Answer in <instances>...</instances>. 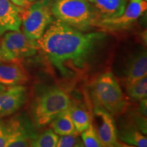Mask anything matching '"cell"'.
I'll list each match as a JSON object with an SVG mask.
<instances>
[{"label": "cell", "instance_id": "24", "mask_svg": "<svg viewBox=\"0 0 147 147\" xmlns=\"http://www.w3.org/2000/svg\"><path fill=\"white\" fill-rule=\"evenodd\" d=\"M147 100L146 99L143 100L140 102V105L138 110L142 115L146 117V107H147Z\"/></svg>", "mask_w": 147, "mask_h": 147}, {"label": "cell", "instance_id": "26", "mask_svg": "<svg viewBox=\"0 0 147 147\" xmlns=\"http://www.w3.org/2000/svg\"><path fill=\"white\" fill-rule=\"evenodd\" d=\"M74 147H84L83 143H82L81 139H80L78 138V140H77L76 144H75L74 146Z\"/></svg>", "mask_w": 147, "mask_h": 147}, {"label": "cell", "instance_id": "5", "mask_svg": "<svg viewBox=\"0 0 147 147\" xmlns=\"http://www.w3.org/2000/svg\"><path fill=\"white\" fill-rule=\"evenodd\" d=\"M52 0H39L21 14L23 34L29 39L38 40L55 20L52 10Z\"/></svg>", "mask_w": 147, "mask_h": 147}, {"label": "cell", "instance_id": "20", "mask_svg": "<svg viewBox=\"0 0 147 147\" xmlns=\"http://www.w3.org/2000/svg\"><path fill=\"white\" fill-rule=\"evenodd\" d=\"M81 140L84 147H104L92 123L89 128L81 133Z\"/></svg>", "mask_w": 147, "mask_h": 147}, {"label": "cell", "instance_id": "19", "mask_svg": "<svg viewBox=\"0 0 147 147\" xmlns=\"http://www.w3.org/2000/svg\"><path fill=\"white\" fill-rule=\"evenodd\" d=\"M59 136L52 129H45L41 133H38L32 141L31 147H56Z\"/></svg>", "mask_w": 147, "mask_h": 147}, {"label": "cell", "instance_id": "10", "mask_svg": "<svg viewBox=\"0 0 147 147\" xmlns=\"http://www.w3.org/2000/svg\"><path fill=\"white\" fill-rule=\"evenodd\" d=\"M29 100V93L23 85L12 86L0 93V117L14 115Z\"/></svg>", "mask_w": 147, "mask_h": 147}, {"label": "cell", "instance_id": "16", "mask_svg": "<svg viewBox=\"0 0 147 147\" xmlns=\"http://www.w3.org/2000/svg\"><path fill=\"white\" fill-rule=\"evenodd\" d=\"M68 110L73 123L78 134H81L89 128L92 123V116L88 110L81 106L73 104L71 102Z\"/></svg>", "mask_w": 147, "mask_h": 147}, {"label": "cell", "instance_id": "7", "mask_svg": "<svg viewBox=\"0 0 147 147\" xmlns=\"http://www.w3.org/2000/svg\"><path fill=\"white\" fill-rule=\"evenodd\" d=\"M8 138L5 147H31L38 130L29 114H16L5 121Z\"/></svg>", "mask_w": 147, "mask_h": 147}, {"label": "cell", "instance_id": "13", "mask_svg": "<svg viewBox=\"0 0 147 147\" xmlns=\"http://www.w3.org/2000/svg\"><path fill=\"white\" fill-rule=\"evenodd\" d=\"M29 75L20 62L0 61V84L4 86L23 85Z\"/></svg>", "mask_w": 147, "mask_h": 147}, {"label": "cell", "instance_id": "22", "mask_svg": "<svg viewBox=\"0 0 147 147\" xmlns=\"http://www.w3.org/2000/svg\"><path fill=\"white\" fill-rule=\"evenodd\" d=\"M8 138L5 121H0V147H5Z\"/></svg>", "mask_w": 147, "mask_h": 147}, {"label": "cell", "instance_id": "2", "mask_svg": "<svg viewBox=\"0 0 147 147\" xmlns=\"http://www.w3.org/2000/svg\"><path fill=\"white\" fill-rule=\"evenodd\" d=\"M71 102L67 93L57 84H40L34 88L29 115L40 130L68 109Z\"/></svg>", "mask_w": 147, "mask_h": 147}, {"label": "cell", "instance_id": "12", "mask_svg": "<svg viewBox=\"0 0 147 147\" xmlns=\"http://www.w3.org/2000/svg\"><path fill=\"white\" fill-rule=\"evenodd\" d=\"M23 9L10 0H0V36L10 31H20Z\"/></svg>", "mask_w": 147, "mask_h": 147}, {"label": "cell", "instance_id": "1", "mask_svg": "<svg viewBox=\"0 0 147 147\" xmlns=\"http://www.w3.org/2000/svg\"><path fill=\"white\" fill-rule=\"evenodd\" d=\"M106 32L78 30L55 18L37 40L57 80L73 87L106 70Z\"/></svg>", "mask_w": 147, "mask_h": 147}, {"label": "cell", "instance_id": "23", "mask_svg": "<svg viewBox=\"0 0 147 147\" xmlns=\"http://www.w3.org/2000/svg\"><path fill=\"white\" fill-rule=\"evenodd\" d=\"M14 5H16V6L20 7V8L27 9L30 6L32 3L29 2L27 0H10Z\"/></svg>", "mask_w": 147, "mask_h": 147}, {"label": "cell", "instance_id": "27", "mask_svg": "<svg viewBox=\"0 0 147 147\" xmlns=\"http://www.w3.org/2000/svg\"><path fill=\"white\" fill-rule=\"evenodd\" d=\"M5 89H6V87H5V86L0 84V93H1V92L4 91Z\"/></svg>", "mask_w": 147, "mask_h": 147}, {"label": "cell", "instance_id": "17", "mask_svg": "<svg viewBox=\"0 0 147 147\" xmlns=\"http://www.w3.org/2000/svg\"><path fill=\"white\" fill-rule=\"evenodd\" d=\"M51 129L58 136L78 135L67 109L57 116L50 124Z\"/></svg>", "mask_w": 147, "mask_h": 147}, {"label": "cell", "instance_id": "14", "mask_svg": "<svg viewBox=\"0 0 147 147\" xmlns=\"http://www.w3.org/2000/svg\"><path fill=\"white\" fill-rule=\"evenodd\" d=\"M93 5L101 19L113 18L122 14L125 9L127 0H87ZM100 19V20H101Z\"/></svg>", "mask_w": 147, "mask_h": 147}, {"label": "cell", "instance_id": "28", "mask_svg": "<svg viewBox=\"0 0 147 147\" xmlns=\"http://www.w3.org/2000/svg\"><path fill=\"white\" fill-rule=\"evenodd\" d=\"M27 1H29V2H30V3H33V2H36V1H39V0H27Z\"/></svg>", "mask_w": 147, "mask_h": 147}, {"label": "cell", "instance_id": "30", "mask_svg": "<svg viewBox=\"0 0 147 147\" xmlns=\"http://www.w3.org/2000/svg\"><path fill=\"white\" fill-rule=\"evenodd\" d=\"M144 1H147V0H144Z\"/></svg>", "mask_w": 147, "mask_h": 147}, {"label": "cell", "instance_id": "9", "mask_svg": "<svg viewBox=\"0 0 147 147\" xmlns=\"http://www.w3.org/2000/svg\"><path fill=\"white\" fill-rule=\"evenodd\" d=\"M92 123L104 147H115L117 141V127L114 117L98 108H93Z\"/></svg>", "mask_w": 147, "mask_h": 147}, {"label": "cell", "instance_id": "25", "mask_svg": "<svg viewBox=\"0 0 147 147\" xmlns=\"http://www.w3.org/2000/svg\"><path fill=\"white\" fill-rule=\"evenodd\" d=\"M115 147H137L134 145H131L129 144H126V143L121 142V141L117 140V141L116 142L115 144Z\"/></svg>", "mask_w": 147, "mask_h": 147}, {"label": "cell", "instance_id": "21", "mask_svg": "<svg viewBox=\"0 0 147 147\" xmlns=\"http://www.w3.org/2000/svg\"><path fill=\"white\" fill-rule=\"evenodd\" d=\"M78 138V135L62 136L59 138L56 147H74Z\"/></svg>", "mask_w": 147, "mask_h": 147}, {"label": "cell", "instance_id": "4", "mask_svg": "<svg viewBox=\"0 0 147 147\" xmlns=\"http://www.w3.org/2000/svg\"><path fill=\"white\" fill-rule=\"evenodd\" d=\"M51 10L55 18L82 32L97 27L101 19L87 0H52Z\"/></svg>", "mask_w": 147, "mask_h": 147}, {"label": "cell", "instance_id": "29", "mask_svg": "<svg viewBox=\"0 0 147 147\" xmlns=\"http://www.w3.org/2000/svg\"><path fill=\"white\" fill-rule=\"evenodd\" d=\"M0 61H3L2 59H1V51H0Z\"/></svg>", "mask_w": 147, "mask_h": 147}, {"label": "cell", "instance_id": "18", "mask_svg": "<svg viewBox=\"0 0 147 147\" xmlns=\"http://www.w3.org/2000/svg\"><path fill=\"white\" fill-rule=\"evenodd\" d=\"M128 98L134 102H140L147 97V76L125 86Z\"/></svg>", "mask_w": 147, "mask_h": 147}, {"label": "cell", "instance_id": "8", "mask_svg": "<svg viewBox=\"0 0 147 147\" xmlns=\"http://www.w3.org/2000/svg\"><path fill=\"white\" fill-rule=\"evenodd\" d=\"M146 10L147 2L144 0H130L121 15L113 18L101 19L97 27L104 32L123 31L134 25Z\"/></svg>", "mask_w": 147, "mask_h": 147}, {"label": "cell", "instance_id": "3", "mask_svg": "<svg viewBox=\"0 0 147 147\" xmlns=\"http://www.w3.org/2000/svg\"><path fill=\"white\" fill-rule=\"evenodd\" d=\"M88 89L94 108L105 110L113 117L122 115L127 110V98L112 71L106 69L93 77L89 80Z\"/></svg>", "mask_w": 147, "mask_h": 147}, {"label": "cell", "instance_id": "6", "mask_svg": "<svg viewBox=\"0 0 147 147\" xmlns=\"http://www.w3.org/2000/svg\"><path fill=\"white\" fill-rule=\"evenodd\" d=\"M38 51H39L38 42L27 38L21 31L5 33L0 42L3 61L20 62L36 55Z\"/></svg>", "mask_w": 147, "mask_h": 147}, {"label": "cell", "instance_id": "15", "mask_svg": "<svg viewBox=\"0 0 147 147\" xmlns=\"http://www.w3.org/2000/svg\"><path fill=\"white\" fill-rule=\"evenodd\" d=\"M117 138L121 142L137 147H147L146 136L132 123L126 124L117 130Z\"/></svg>", "mask_w": 147, "mask_h": 147}, {"label": "cell", "instance_id": "11", "mask_svg": "<svg viewBox=\"0 0 147 147\" xmlns=\"http://www.w3.org/2000/svg\"><path fill=\"white\" fill-rule=\"evenodd\" d=\"M124 86L147 76V53L145 49L130 55L125 62L121 72Z\"/></svg>", "mask_w": 147, "mask_h": 147}]
</instances>
